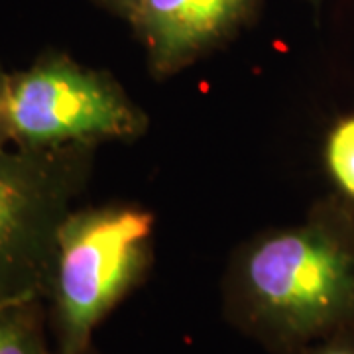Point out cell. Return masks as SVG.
Listing matches in <instances>:
<instances>
[{
  "mask_svg": "<svg viewBox=\"0 0 354 354\" xmlns=\"http://www.w3.org/2000/svg\"><path fill=\"white\" fill-rule=\"evenodd\" d=\"M223 313L272 354L354 329V216L321 201L304 221L242 242L221 283Z\"/></svg>",
  "mask_w": 354,
  "mask_h": 354,
  "instance_id": "cell-1",
  "label": "cell"
},
{
  "mask_svg": "<svg viewBox=\"0 0 354 354\" xmlns=\"http://www.w3.org/2000/svg\"><path fill=\"white\" fill-rule=\"evenodd\" d=\"M156 216L132 203L77 207L57 234L46 309L53 348L75 354L152 266Z\"/></svg>",
  "mask_w": 354,
  "mask_h": 354,
  "instance_id": "cell-2",
  "label": "cell"
},
{
  "mask_svg": "<svg viewBox=\"0 0 354 354\" xmlns=\"http://www.w3.org/2000/svg\"><path fill=\"white\" fill-rule=\"evenodd\" d=\"M95 152L0 150V307L46 299L57 234L87 187Z\"/></svg>",
  "mask_w": 354,
  "mask_h": 354,
  "instance_id": "cell-3",
  "label": "cell"
},
{
  "mask_svg": "<svg viewBox=\"0 0 354 354\" xmlns=\"http://www.w3.org/2000/svg\"><path fill=\"white\" fill-rule=\"evenodd\" d=\"M8 128L24 150L97 148L144 136L148 116L113 75L48 51L10 73Z\"/></svg>",
  "mask_w": 354,
  "mask_h": 354,
  "instance_id": "cell-4",
  "label": "cell"
},
{
  "mask_svg": "<svg viewBox=\"0 0 354 354\" xmlns=\"http://www.w3.org/2000/svg\"><path fill=\"white\" fill-rule=\"evenodd\" d=\"M262 0H140L128 18L158 79L176 75L223 46Z\"/></svg>",
  "mask_w": 354,
  "mask_h": 354,
  "instance_id": "cell-5",
  "label": "cell"
},
{
  "mask_svg": "<svg viewBox=\"0 0 354 354\" xmlns=\"http://www.w3.org/2000/svg\"><path fill=\"white\" fill-rule=\"evenodd\" d=\"M44 299L0 307V354H53Z\"/></svg>",
  "mask_w": 354,
  "mask_h": 354,
  "instance_id": "cell-6",
  "label": "cell"
},
{
  "mask_svg": "<svg viewBox=\"0 0 354 354\" xmlns=\"http://www.w3.org/2000/svg\"><path fill=\"white\" fill-rule=\"evenodd\" d=\"M325 160L335 183L354 201V116L344 118L330 130Z\"/></svg>",
  "mask_w": 354,
  "mask_h": 354,
  "instance_id": "cell-7",
  "label": "cell"
},
{
  "mask_svg": "<svg viewBox=\"0 0 354 354\" xmlns=\"http://www.w3.org/2000/svg\"><path fill=\"white\" fill-rule=\"evenodd\" d=\"M293 354H354V329L333 333Z\"/></svg>",
  "mask_w": 354,
  "mask_h": 354,
  "instance_id": "cell-8",
  "label": "cell"
},
{
  "mask_svg": "<svg viewBox=\"0 0 354 354\" xmlns=\"http://www.w3.org/2000/svg\"><path fill=\"white\" fill-rule=\"evenodd\" d=\"M8 79H10V73L4 71V67L0 64V150L12 146L10 128H8Z\"/></svg>",
  "mask_w": 354,
  "mask_h": 354,
  "instance_id": "cell-9",
  "label": "cell"
},
{
  "mask_svg": "<svg viewBox=\"0 0 354 354\" xmlns=\"http://www.w3.org/2000/svg\"><path fill=\"white\" fill-rule=\"evenodd\" d=\"M99 4H102L104 8H109L111 12H114L116 16L124 18L128 22V18L134 14L136 6L140 4V0H97Z\"/></svg>",
  "mask_w": 354,
  "mask_h": 354,
  "instance_id": "cell-10",
  "label": "cell"
},
{
  "mask_svg": "<svg viewBox=\"0 0 354 354\" xmlns=\"http://www.w3.org/2000/svg\"><path fill=\"white\" fill-rule=\"evenodd\" d=\"M53 354H62V353H57V351L53 348ZM75 354H102V353L101 351H97V348H95V344H93V346H88V348H85V351H81V353H75Z\"/></svg>",
  "mask_w": 354,
  "mask_h": 354,
  "instance_id": "cell-11",
  "label": "cell"
}]
</instances>
